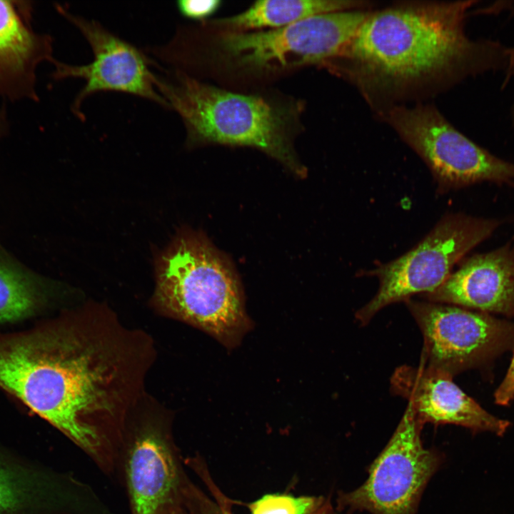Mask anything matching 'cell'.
Segmentation results:
<instances>
[{"instance_id": "16", "label": "cell", "mask_w": 514, "mask_h": 514, "mask_svg": "<svg viewBox=\"0 0 514 514\" xmlns=\"http://www.w3.org/2000/svg\"><path fill=\"white\" fill-rule=\"evenodd\" d=\"M371 2L351 0H261L236 15L208 20L207 29L220 32L274 30L313 16L354 9H367Z\"/></svg>"}, {"instance_id": "3", "label": "cell", "mask_w": 514, "mask_h": 514, "mask_svg": "<svg viewBox=\"0 0 514 514\" xmlns=\"http://www.w3.org/2000/svg\"><path fill=\"white\" fill-rule=\"evenodd\" d=\"M157 90L181 117L186 143L251 146L298 175L305 173L291 144L293 113L262 96L234 92L187 74L156 75Z\"/></svg>"}, {"instance_id": "5", "label": "cell", "mask_w": 514, "mask_h": 514, "mask_svg": "<svg viewBox=\"0 0 514 514\" xmlns=\"http://www.w3.org/2000/svg\"><path fill=\"white\" fill-rule=\"evenodd\" d=\"M371 11L354 9L311 16L274 30L213 31L211 54L218 64L252 76L276 75L306 66H323L352 40Z\"/></svg>"}, {"instance_id": "2", "label": "cell", "mask_w": 514, "mask_h": 514, "mask_svg": "<svg viewBox=\"0 0 514 514\" xmlns=\"http://www.w3.org/2000/svg\"><path fill=\"white\" fill-rule=\"evenodd\" d=\"M115 369L96 345L58 328L0 335V388L77 445L108 476L118 437L102 415L113 411Z\"/></svg>"}, {"instance_id": "14", "label": "cell", "mask_w": 514, "mask_h": 514, "mask_svg": "<svg viewBox=\"0 0 514 514\" xmlns=\"http://www.w3.org/2000/svg\"><path fill=\"white\" fill-rule=\"evenodd\" d=\"M34 2L0 0V107L39 102L38 69L52 64L54 39L33 26Z\"/></svg>"}, {"instance_id": "19", "label": "cell", "mask_w": 514, "mask_h": 514, "mask_svg": "<svg viewBox=\"0 0 514 514\" xmlns=\"http://www.w3.org/2000/svg\"><path fill=\"white\" fill-rule=\"evenodd\" d=\"M179 14L186 19L201 21L211 17L221 7L220 0H180L176 1Z\"/></svg>"}, {"instance_id": "22", "label": "cell", "mask_w": 514, "mask_h": 514, "mask_svg": "<svg viewBox=\"0 0 514 514\" xmlns=\"http://www.w3.org/2000/svg\"><path fill=\"white\" fill-rule=\"evenodd\" d=\"M310 514H328L327 509L325 507H321Z\"/></svg>"}, {"instance_id": "18", "label": "cell", "mask_w": 514, "mask_h": 514, "mask_svg": "<svg viewBox=\"0 0 514 514\" xmlns=\"http://www.w3.org/2000/svg\"><path fill=\"white\" fill-rule=\"evenodd\" d=\"M320 499L268 494L251 504V514H310L321 507Z\"/></svg>"}, {"instance_id": "12", "label": "cell", "mask_w": 514, "mask_h": 514, "mask_svg": "<svg viewBox=\"0 0 514 514\" xmlns=\"http://www.w3.org/2000/svg\"><path fill=\"white\" fill-rule=\"evenodd\" d=\"M0 514H114L88 483L68 472L0 450Z\"/></svg>"}, {"instance_id": "23", "label": "cell", "mask_w": 514, "mask_h": 514, "mask_svg": "<svg viewBox=\"0 0 514 514\" xmlns=\"http://www.w3.org/2000/svg\"><path fill=\"white\" fill-rule=\"evenodd\" d=\"M510 118H511L512 126H513V131H514V100L512 104L511 109H510Z\"/></svg>"}, {"instance_id": "13", "label": "cell", "mask_w": 514, "mask_h": 514, "mask_svg": "<svg viewBox=\"0 0 514 514\" xmlns=\"http://www.w3.org/2000/svg\"><path fill=\"white\" fill-rule=\"evenodd\" d=\"M390 385L394 393L408 400L422 425L453 424L501 436L510 424L485 410L453 382V376L423 363L397 368Z\"/></svg>"}, {"instance_id": "11", "label": "cell", "mask_w": 514, "mask_h": 514, "mask_svg": "<svg viewBox=\"0 0 514 514\" xmlns=\"http://www.w3.org/2000/svg\"><path fill=\"white\" fill-rule=\"evenodd\" d=\"M422 426L408 403L366 481L341 496L343 508L371 514H414L424 487L439 465L438 455L423 445Z\"/></svg>"}, {"instance_id": "9", "label": "cell", "mask_w": 514, "mask_h": 514, "mask_svg": "<svg viewBox=\"0 0 514 514\" xmlns=\"http://www.w3.org/2000/svg\"><path fill=\"white\" fill-rule=\"evenodd\" d=\"M405 303L423 336L421 363L453 377L514 346V323L453 305Z\"/></svg>"}, {"instance_id": "20", "label": "cell", "mask_w": 514, "mask_h": 514, "mask_svg": "<svg viewBox=\"0 0 514 514\" xmlns=\"http://www.w3.org/2000/svg\"><path fill=\"white\" fill-rule=\"evenodd\" d=\"M514 399V354L502 382L494 393L495 403L499 405H509Z\"/></svg>"}, {"instance_id": "6", "label": "cell", "mask_w": 514, "mask_h": 514, "mask_svg": "<svg viewBox=\"0 0 514 514\" xmlns=\"http://www.w3.org/2000/svg\"><path fill=\"white\" fill-rule=\"evenodd\" d=\"M496 219L461 213H448L412 249L368 272L379 280L373 298L356 313L367 324L382 308L405 301L415 294L430 293L451 274L455 265L498 227Z\"/></svg>"}, {"instance_id": "21", "label": "cell", "mask_w": 514, "mask_h": 514, "mask_svg": "<svg viewBox=\"0 0 514 514\" xmlns=\"http://www.w3.org/2000/svg\"><path fill=\"white\" fill-rule=\"evenodd\" d=\"M11 128L8 106H2L0 107V143L9 135Z\"/></svg>"}, {"instance_id": "17", "label": "cell", "mask_w": 514, "mask_h": 514, "mask_svg": "<svg viewBox=\"0 0 514 514\" xmlns=\"http://www.w3.org/2000/svg\"><path fill=\"white\" fill-rule=\"evenodd\" d=\"M46 298L41 279L0 252V323L29 317Z\"/></svg>"}, {"instance_id": "15", "label": "cell", "mask_w": 514, "mask_h": 514, "mask_svg": "<svg viewBox=\"0 0 514 514\" xmlns=\"http://www.w3.org/2000/svg\"><path fill=\"white\" fill-rule=\"evenodd\" d=\"M425 301L514 316V246L466 258Z\"/></svg>"}, {"instance_id": "10", "label": "cell", "mask_w": 514, "mask_h": 514, "mask_svg": "<svg viewBox=\"0 0 514 514\" xmlns=\"http://www.w3.org/2000/svg\"><path fill=\"white\" fill-rule=\"evenodd\" d=\"M54 7L80 31L94 56L93 61L84 65L69 64L57 59L51 64L54 81L81 79L85 81L71 106L75 116L84 121L83 103L90 96L100 92L128 94L168 109L156 89V74L150 68L157 64L146 51L114 34L99 22L72 13L66 5L56 4Z\"/></svg>"}, {"instance_id": "7", "label": "cell", "mask_w": 514, "mask_h": 514, "mask_svg": "<svg viewBox=\"0 0 514 514\" xmlns=\"http://www.w3.org/2000/svg\"><path fill=\"white\" fill-rule=\"evenodd\" d=\"M379 116L425 163L440 193L485 181L514 183V163L473 142L432 104L397 105Z\"/></svg>"}, {"instance_id": "1", "label": "cell", "mask_w": 514, "mask_h": 514, "mask_svg": "<svg viewBox=\"0 0 514 514\" xmlns=\"http://www.w3.org/2000/svg\"><path fill=\"white\" fill-rule=\"evenodd\" d=\"M476 2L400 1L371 11L326 67L353 84L378 116L469 77L514 71V49L466 34Z\"/></svg>"}, {"instance_id": "8", "label": "cell", "mask_w": 514, "mask_h": 514, "mask_svg": "<svg viewBox=\"0 0 514 514\" xmlns=\"http://www.w3.org/2000/svg\"><path fill=\"white\" fill-rule=\"evenodd\" d=\"M115 475L126 490L130 514H184L190 481L161 422L149 420L122 428Z\"/></svg>"}, {"instance_id": "4", "label": "cell", "mask_w": 514, "mask_h": 514, "mask_svg": "<svg viewBox=\"0 0 514 514\" xmlns=\"http://www.w3.org/2000/svg\"><path fill=\"white\" fill-rule=\"evenodd\" d=\"M156 297L171 314L228 349L253 326L233 269L198 234H181L161 256Z\"/></svg>"}]
</instances>
